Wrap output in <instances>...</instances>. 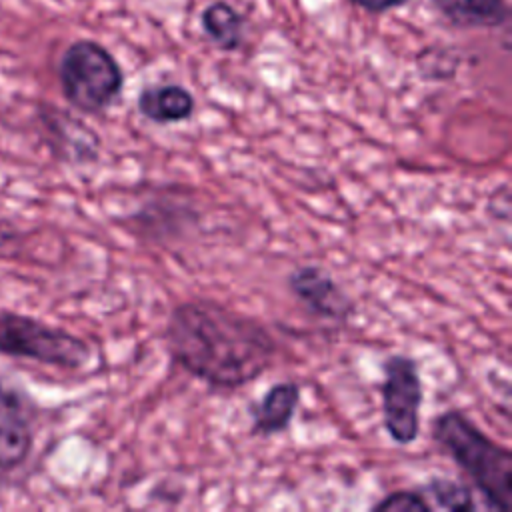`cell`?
<instances>
[{
  "label": "cell",
  "instance_id": "obj_1",
  "mask_svg": "<svg viewBox=\"0 0 512 512\" xmlns=\"http://www.w3.org/2000/svg\"><path fill=\"white\" fill-rule=\"evenodd\" d=\"M170 358L212 390H238L274 362L278 344L258 318L212 298L176 304L164 328Z\"/></svg>",
  "mask_w": 512,
  "mask_h": 512
},
{
  "label": "cell",
  "instance_id": "obj_2",
  "mask_svg": "<svg viewBox=\"0 0 512 512\" xmlns=\"http://www.w3.org/2000/svg\"><path fill=\"white\" fill-rule=\"evenodd\" d=\"M432 440L480 492L486 508H510L512 452L508 448L494 442L466 412L456 408L434 418Z\"/></svg>",
  "mask_w": 512,
  "mask_h": 512
},
{
  "label": "cell",
  "instance_id": "obj_3",
  "mask_svg": "<svg viewBox=\"0 0 512 512\" xmlns=\"http://www.w3.org/2000/svg\"><path fill=\"white\" fill-rule=\"evenodd\" d=\"M58 84L64 100L82 114L106 112L122 94L124 72L112 52L96 40H76L58 60Z\"/></svg>",
  "mask_w": 512,
  "mask_h": 512
},
{
  "label": "cell",
  "instance_id": "obj_4",
  "mask_svg": "<svg viewBox=\"0 0 512 512\" xmlns=\"http://www.w3.org/2000/svg\"><path fill=\"white\" fill-rule=\"evenodd\" d=\"M0 354L78 370L90 362L92 348L84 338L60 326L14 310H0Z\"/></svg>",
  "mask_w": 512,
  "mask_h": 512
},
{
  "label": "cell",
  "instance_id": "obj_5",
  "mask_svg": "<svg viewBox=\"0 0 512 512\" xmlns=\"http://www.w3.org/2000/svg\"><path fill=\"white\" fill-rule=\"evenodd\" d=\"M382 424L398 446L412 444L420 434L424 386L418 362L406 354H390L382 362Z\"/></svg>",
  "mask_w": 512,
  "mask_h": 512
},
{
  "label": "cell",
  "instance_id": "obj_6",
  "mask_svg": "<svg viewBox=\"0 0 512 512\" xmlns=\"http://www.w3.org/2000/svg\"><path fill=\"white\" fill-rule=\"evenodd\" d=\"M286 286L290 294L302 304V308L320 320L348 322L354 314V302L350 294L336 282V278L316 264H304L294 268Z\"/></svg>",
  "mask_w": 512,
  "mask_h": 512
},
{
  "label": "cell",
  "instance_id": "obj_7",
  "mask_svg": "<svg viewBox=\"0 0 512 512\" xmlns=\"http://www.w3.org/2000/svg\"><path fill=\"white\" fill-rule=\"evenodd\" d=\"M302 388L298 382L284 380L272 384L258 402L248 404L250 434L270 438L290 428L298 410Z\"/></svg>",
  "mask_w": 512,
  "mask_h": 512
},
{
  "label": "cell",
  "instance_id": "obj_8",
  "mask_svg": "<svg viewBox=\"0 0 512 512\" xmlns=\"http://www.w3.org/2000/svg\"><path fill=\"white\" fill-rule=\"evenodd\" d=\"M34 432L20 398L0 382V472L18 468L30 454Z\"/></svg>",
  "mask_w": 512,
  "mask_h": 512
},
{
  "label": "cell",
  "instance_id": "obj_9",
  "mask_svg": "<svg viewBox=\"0 0 512 512\" xmlns=\"http://www.w3.org/2000/svg\"><path fill=\"white\" fill-rule=\"evenodd\" d=\"M136 108L146 120L166 126L192 118L196 100L192 92L180 84H150L140 90Z\"/></svg>",
  "mask_w": 512,
  "mask_h": 512
},
{
  "label": "cell",
  "instance_id": "obj_10",
  "mask_svg": "<svg viewBox=\"0 0 512 512\" xmlns=\"http://www.w3.org/2000/svg\"><path fill=\"white\" fill-rule=\"evenodd\" d=\"M438 10L456 26L494 28L508 20L506 0H434Z\"/></svg>",
  "mask_w": 512,
  "mask_h": 512
},
{
  "label": "cell",
  "instance_id": "obj_11",
  "mask_svg": "<svg viewBox=\"0 0 512 512\" xmlns=\"http://www.w3.org/2000/svg\"><path fill=\"white\" fill-rule=\"evenodd\" d=\"M202 30L220 50L232 52L240 46L244 36L242 16L224 0H216L202 10Z\"/></svg>",
  "mask_w": 512,
  "mask_h": 512
},
{
  "label": "cell",
  "instance_id": "obj_12",
  "mask_svg": "<svg viewBox=\"0 0 512 512\" xmlns=\"http://www.w3.org/2000/svg\"><path fill=\"white\" fill-rule=\"evenodd\" d=\"M426 498L432 504V510H450V512H470L478 504L474 500L470 484L450 478H432L424 490Z\"/></svg>",
  "mask_w": 512,
  "mask_h": 512
},
{
  "label": "cell",
  "instance_id": "obj_13",
  "mask_svg": "<svg viewBox=\"0 0 512 512\" xmlns=\"http://www.w3.org/2000/svg\"><path fill=\"white\" fill-rule=\"evenodd\" d=\"M372 510L376 512H430L432 504L422 490H394L380 498Z\"/></svg>",
  "mask_w": 512,
  "mask_h": 512
},
{
  "label": "cell",
  "instance_id": "obj_14",
  "mask_svg": "<svg viewBox=\"0 0 512 512\" xmlns=\"http://www.w3.org/2000/svg\"><path fill=\"white\" fill-rule=\"evenodd\" d=\"M350 2L356 4L362 10H368V12H374V14H382V12H388V10L404 6L408 0H350Z\"/></svg>",
  "mask_w": 512,
  "mask_h": 512
}]
</instances>
